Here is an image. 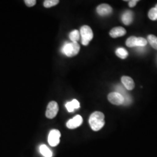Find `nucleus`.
Segmentation results:
<instances>
[{
  "label": "nucleus",
  "instance_id": "f8f14e48",
  "mask_svg": "<svg viewBox=\"0 0 157 157\" xmlns=\"http://www.w3.org/2000/svg\"><path fill=\"white\" fill-rule=\"evenodd\" d=\"M65 107L68 112H73L75 109H78L80 108V103L77 100L74 99L72 101L67 102L65 105Z\"/></svg>",
  "mask_w": 157,
  "mask_h": 157
},
{
  "label": "nucleus",
  "instance_id": "dca6fc26",
  "mask_svg": "<svg viewBox=\"0 0 157 157\" xmlns=\"http://www.w3.org/2000/svg\"><path fill=\"white\" fill-rule=\"evenodd\" d=\"M116 54L119 58L121 59H125L127 56H128V51L123 48H118L116 50Z\"/></svg>",
  "mask_w": 157,
  "mask_h": 157
},
{
  "label": "nucleus",
  "instance_id": "412c9836",
  "mask_svg": "<svg viewBox=\"0 0 157 157\" xmlns=\"http://www.w3.org/2000/svg\"><path fill=\"white\" fill-rule=\"evenodd\" d=\"M25 3L29 7H32L36 5V0H25Z\"/></svg>",
  "mask_w": 157,
  "mask_h": 157
},
{
  "label": "nucleus",
  "instance_id": "423d86ee",
  "mask_svg": "<svg viewBox=\"0 0 157 157\" xmlns=\"http://www.w3.org/2000/svg\"><path fill=\"white\" fill-rule=\"evenodd\" d=\"M108 99L112 104L119 105L124 103V98L123 95L118 92L111 93L108 95Z\"/></svg>",
  "mask_w": 157,
  "mask_h": 157
},
{
  "label": "nucleus",
  "instance_id": "4be33fe9",
  "mask_svg": "<svg viewBox=\"0 0 157 157\" xmlns=\"http://www.w3.org/2000/svg\"><path fill=\"white\" fill-rule=\"evenodd\" d=\"M138 2L137 0H132V1H129V6L130 7H134L137 2Z\"/></svg>",
  "mask_w": 157,
  "mask_h": 157
},
{
  "label": "nucleus",
  "instance_id": "9d476101",
  "mask_svg": "<svg viewBox=\"0 0 157 157\" xmlns=\"http://www.w3.org/2000/svg\"><path fill=\"white\" fill-rule=\"evenodd\" d=\"M126 33V30L122 27H116L112 29L109 32V35L112 38H117L124 36Z\"/></svg>",
  "mask_w": 157,
  "mask_h": 157
},
{
  "label": "nucleus",
  "instance_id": "6e6552de",
  "mask_svg": "<svg viewBox=\"0 0 157 157\" xmlns=\"http://www.w3.org/2000/svg\"><path fill=\"white\" fill-rule=\"evenodd\" d=\"M97 12L101 16L108 15L112 13V7L106 4H102L97 6Z\"/></svg>",
  "mask_w": 157,
  "mask_h": 157
},
{
  "label": "nucleus",
  "instance_id": "5701e85b",
  "mask_svg": "<svg viewBox=\"0 0 157 157\" xmlns=\"http://www.w3.org/2000/svg\"><path fill=\"white\" fill-rule=\"evenodd\" d=\"M155 8H157V5H156V6H155Z\"/></svg>",
  "mask_w": 157,
  "mask_h": 157
},
{
  "label": "nucleus",
  "instance_id": "aec40b11",
  "mask_svg": "<svg viewBox=\"0 0 157 157\" xmlns=\"http://www.w3.org/2000/svg\"><path fill=\"white\" fill-rule=\"evenodd\" d=\"M147 40L143 37H137L136 39V46L143 47L147 45Z\"/></svg>",
  "mask_w": 157,
  "mask_h": 157
},
{
  "label": "nucleus",
  "instance_id": "9b49d317",
  "mask_svg": "<svg viewBox=\"0 0 157 157\" xmlns=\"http://www.w3.org/2000/svg\"><path fill=\"white\" fill-rule=\"evenodd\" d=\"M133 15V12L130 11H127L124 12L122 17V20L124 25H129L132 22Z\"/></svg>",
  "mask_w": 157,
  "mask_h": 157
},
{
  "label": "nucleus",
  "instance_id": "4468645a",
  "mask_svg": "<svg viewBox=\"0 0 157 157\" xmlns=\"http://www.w3.org/2000/svg\"><path fill=\"white\" fill-rule=\"evenodd\" d=\"M80 32L77 30H74L72 31L69 35V39L72 41V42H77L80 39Z\"/></svg>",
  "mask_w": 157,
  "mask_h": 157
},
{
  "label": "nucleus",
  "instance_id": "f257e3e1",
  "mask_svg": "<svg viewBox=\"0 0 157 157\" xmlns=\"http://www.w3.org/2000/svg\"><path fill=\"white\" fill-rule=\"evenodd\" d=\"M104 115L99 111L93 112L89 118L90 127L94 131H98L103 128L105 124Z\"/></svg>",
  "mask_w": 157,
  "mask_h": 157
},
{
  "label": "nucleus",
  "instance_id": "0eeeda50",
  "mask_svg": "<svg viewBox=\"0 0 157 157\" xmlns=\"http://www.w3.org/2000/svg\"><path fill=\"white\" fill-rule=\"evenodd\" d=\"M83 122V118L80 115H76L72 119L69 120L67 123V128L70 129H75L80 126Z\"/></svg>",
  "mask_w": 157,
  "mask_h": 157
},
{
  "label": "nucleus",
  "instance_id": "7ed1b4c3",
  "mask_svg": "<svg viewBox=\"0 0 157 157\" xmlns=\"http://www.w3.org/2000/svg\"><path fill=\"white\" fill-rule=\"evenodd\" d=\"M80 34L82 37V43L85 46L89 45L90 41L93 38L92 29L87 25H84L81 28Z\"/></svg>",
  "mask_w": 157,
  "mask_h": 157
},
{
  "label": "nucleus",
  "instance_id": "f03ea898",
  "mask_svg": "<svg viewBox=\"0 0 157 157\" xmlns=\"http://www.w3.org/2000/svg\"><path fill=\"white\" fill-rule=\"evenodd\" d=\"M62 52L69 57L76 56L80 51V45L78 42H72L65 44L62 47Z\"/></svg>",
  "mask_w": 157,
  "mask_h": 157
},
{
  "label": "nucleus",
  "instance_id": "f3484780",
  "mask_svg": "<svg viewBox=\"0 0 157 157\" xmlns=\"http://www.w3.org/2000/svg\"><path fill=\"white\" fill-rule=\"evenodd\" d=\"M136 39H137V37H136L135 36H131L126 40V44L128 47H135L136 46Z\"/></svg>",
  "mask_w": 157,
  "mask_h": 157
},
{
  "label": "nucleus",
  "instance_id": "20e7f679",
  "mask_svg": "<svg viewBox=\"0 0 157 157\" xmlns=\"http://www.w3.org/2000/svg\"><path fill=\"white\" fill-rule=\"evenodd\" d=\"M61 133L57 129L51 130L48 135V141L51 147L58 146L60 142Z\"/></svg>",
  "mask_w": 157,
  "mask_h": 157
},
{
  "label": "nucleus",
  "instance_id": "ddd939ff",
  "mask_svg": "<svg viewBox=\"0 0 157 157\" xmlns=\"http://www.w3.org/2000/svg\"><path fill=\"white\" fill-rule=\"evenodd\" d=\"M39 150L43 156L44 157H52V152L51 150L45 144H42L40 146Z\"/></svg>",
  "mask_w": 157,
  "mask_h": 157
},
{
  "label": "nucleus",
  "instance_id": "a211bd4d",
  "mask_svg": "<svg viewBox=\"0 0 157 157\" xmlns=\"http://www.w3.org/2000/svg\"><path fill=\"white\" fill-rule=\"evenodd\" d=\"M148 17L152 21L157 20V8L155 7L151 8L148 12Z\"/></svg>",
  "mask_w": 157,
  "mask_h": 157
},
{
  "label": "nucleus",
  "instance_id": "6ab92c4d",
  "mask_svg": "<svg viewBox=\"0 0 157 157\" xmlns=\"http://www.w3.org/2000/svg\"><path fill=\"white\" fill-rule=\"evenodd\" d=\"M59 2V0H45L44 2V6L45 8H51L56 6Z\"/></svg>",
  "mask_w": 157,
  "mask_h": 157
},
{
  "label": "nucleus",
  "instance_id": "39448f33",
  "mask_svg": "<svg viewBox=\"0 0 157 157\" xmlns=\"http://www.w3.org/2000/svg\"><path fill=\"white\" fill-rule=\"evenodd\" d=\"M58 111L59 107L57 102L56 101H51L47 108V110L45 112L46 117L49 119H52L56 117Z\"/></svg>",
  "mask_w": 157,
  "mask_h": 157
},
{
  "label": "nucleus",
  "instance_id": "1a4fd4ad",
  "mask_svg": "<svg viewBox=\"0 0 157 157\" xmlns=\"http://www.w3.org/2000/svg\"><path fill=\"white\" fill-rule=\"evenodd\" d=\"M121 81L122 84H124V87L128 90H133L135 87V84L133 80L129 76H124L121 78Z\"/></svg>",
  "mask_w": 157,
  "mask_h": 157
},
{
  "label": "nucleus",
  "instance_id": "2eb2a0df",
  "mask_svg": "<svg viewBox=\"0 0 157 157\" xmlns=\"http://www.w3.org/2000/svg\"><path fill=\"white\" fill-rule=\"evenodd\" d=\"M147 40L151 47L157 50V37L153 34H150L147 37Z\"/></svg>",
  "mask_w": 157,
  "mask_h": 157
}]
</instances>
